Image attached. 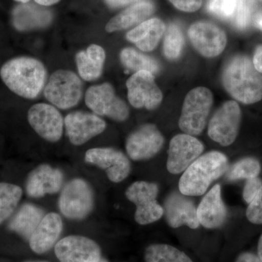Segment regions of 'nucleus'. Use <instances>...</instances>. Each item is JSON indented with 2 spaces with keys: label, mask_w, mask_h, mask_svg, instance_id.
<instances>
[{
  "label": "nucleus",
  "mask_w": 262,
  "mask_h": 262,
  "mask_svg": "<svg viewBox=\"0 0 262 262\" xmlns=\"http://www.w3.org/2000/svg\"><path fill=\"white\" fill-rule=\"evenodd\" d=\"M84 160L105 170L108 180L113 183L123 182L130 173V160L123 152L114 148L90 149L86 151Z\"/></svg>",
  "instance_id": "nucleus-12"
},
{
  "label": "nucleus",
  "mask_w": 262,
  "mask_h": 262,
  "mask_svg": "<svg viewBox=\"0 0 262 262\" xmlns=\"http://www.w3.org/2000/svg\"><path fill=\"white\" fill-rule=\"evenodd\" d=\"M227 169L228 160L223 153L212 151L202 155L183 173L179 180V191L186 196H201Z\"/></svg>",
  "instance_id": "nucleus-3"
},
{
  "label": "nucleus",
  "mask_w": 262,
  "mask_h": 262,
  "mask_svg": "<svg viewBox=\"0 0 262 262\" xmlns=\"http://www.w3.org/2000/svg\"><path fill=\"white\" fill-rule=\"evenodd\" d=\"M204 145L201 141L189 134H179L170 142L166 166L169 173L179 174L199 158L203 152Z\"/></svg>",
  "instance_id": "nucleus-14"
},
{
  "label": "nucleus",
  "mask_w": 262,
  "mask_h": 262,
  "mask_svg": "<svg viewBox=\"0 0 262 262\" xmlns=\"http://www.w3.org/2000/svg\"><path fill=\"white\" fill-rule=\"evenodd\" d=\"M145 262H193L178 248L168 244H151L144 252Z\"/></svg>",
  "instance_id": "nucleus-28"
},
{
  "label": "nucleus",
  "mask_w": 262,
  "mask_h": 262,
  "mask_svg": "<svg viewBox=\"0 0 262 262\" xmlns=\"http://www.w3.org/2000/svg\"><path fill=\"white\" fill-rule=\"evenodd\" d=\"M237 0H207L208 11L218 18L230 19L233 14Z\"/></svg>",
  "instance_id": "nucleus-33"
},
{
  "label": "nucleus",
  "mask_w": 262,
  "mask_h": 262,
  "mask_svg": "<svg viewBox=\"0 0 262 262\" xmlns=\"http://www.w3.org/2000/svg\"><path fill=\"white\" fill-rule=\"evenodd\" d=\"M253 63L256 70L262 73V45L258 46L255 50Z\"/></svg>",
  "instance_id": "nucleus-38"
},
{
  "label": "nucleus",
  "mask_w": 262,
  "mask_h": 262,
  "mask_svg": "<svg viewBox=\"0 0 262 262\" xmlns=\"http://www.w3.org/2000/svg\"><path fill=\"white\" fill-rule=\"evenodd\" d=\"M20 3H28L30 0H15ZM37 5H42V6H51L58 3L60 0H34Z\"/></svg>",
  "instance_id": "nucleus-40"
},
{
  "label": "nucleus",
  "mask_w": 262,
  "mask_h": 262,
  "mask_svg": "<svg viewBox=\"0 0 262 262\" xmlns=\"http://www.w3.org/2000/svg\"><path fill=\"white\" fill-rule=\"evenodd\" d=\"M188 196L175 192L169 194L165 200L164 213L168 225L172 228H179L184 225L193 229L199 227L195 205Z\"/></svg>",
  "instance_id": "nucleus-19"
},
{
  "label": "nucleus",
  "mask_w": 262,
  "mask_h": 262,
  "mask_svg": "<svg viewBox=\"0 0 262 262\" xmlns=\"http://www.w3.org/2000/svg\"><path fill=\"white\" fill-rule=\"evenodd\" d=\"M261 1H262V0H261Z\"/></svg>",
  "instance_id": "nucleus-45"
},
{
  "label": "nucleus",
  "mask_w": 262,
  "mask_h": 262,
  "mask_svg": "<svg viewBox=\"0 0 262 262\" xmlns=\"http://www.w3.org/2000/svg\"><path fill=\"white\" fill-rule=\"evenodd\" d=\"M200 225L206 229H216L224 225L227 210L222 198L220 184H215L196 208Z\"/></svg>",
  "instance_id": "nucleus-21"
},
{
  "label": "nucleus",
  "mask_w": 262,
  "mask_h": 262,
  "mask_svg": "<svg viewBox=\"0 0 262 262\" xmlns=\"http://www.w3.org/2000/svg\"><path fill=\"white\" fill-rule=\"evenodd\" d=\"M184 39L182 30L177 24H170L165 32L163 51L170 60L177 59L182 53Z\"/></svg>",
  "instance_id": "nucleus-31"
},
{
  "label": "nucleus",
  "mask_w": 262,
  "mask_h": 262,
  "mask_svg": "<svg viewBox=\"0 0 262 262\" xmlns=\"http://www.w3.org/2000/svg\"><path fill=\"white\" fill-rule=\"evenodd\" d=\"M165 32V25L159 18L144 20L127 33L129 42L134 43L141 51L149 52L158 46Z\"/></svg>",
  "instance_id": "nucleus-23"
},
{
  "label": "nucleus",
  "mask_w": 262,
  "mask_h": 262,
  "mask_svg": "<svg viewBox=\"0 0 262 262\" xmlns=\"http://www.w3.org/2000/svg\"><path fill=\"white\" fill-rule=\"evenodd\" d=\"M213 95L208 89L198 87L189 91L183 103L179 125L186 134L198 136L206 126L213 105Z\"/></svg>",
  "instance_id": "nucleus-4"
},
{
  "label": "nucleus",
  "mask_w": 262,
  "mask_h": 262,
  "mask_svg": "<svg viewBox=\"0 0 262 262\" xmlns=\"http://www.w3.org/2000/svg\"><path fill=\"white\" fill-rule=\"evenodd\" d=\"M120 58L122 65L133 72L144 70L154 75L160 70L159 63L156 60L139 53L132 48H125L122 50Z\"/></svg>",
  "instance_id": "nucleus-27"
},
{
  "label": "nucleus",
  "mask_w": 262,
  "mask_h": 262,
  "mask_svg": "<svg viewBox=\"0 0 262 262\" xmlns=\"http://www.w3.org/2000/svg\"><path fill=\"white\" fill-rule=\"evenodd\" d=\"M63 183V174L60 169L48 164H41L33 169L27 177L26 191L31 198H43L59 192Z\"/></svg>",
  "instance_id": "nucleus-18"
},
{
  "label": "nucleus",
  "mask_w": 262,
  "mask_h": 262,
  "mask_svg": "<svg viewBox=\"0 0 262 262\" xmlns=\"http://www.w3.org/2000/svg\"><path fill=\"white\" fill-rule=\"evenodd\" d=\"M64 127L70 142L73 145L81 146L102 134L106 124L96 114L76 111L66 116Z\"/></svg>",
  "instance_id": "nucleus-15"
},
{
  "label": "nucleus",
  "mask_w": 262,
  "mask_h": 262,
  "mask_svg": "<svg viewBox=\"0 0 262 262\" xmlns=\"http://www.w3.org/2000/svg\"><path fill=\"white\" fill-rule=\"evenodd\" d=\"M98 262H108L106 258H101Z\"/></svg>",
  "instance_id": "nucleus-43"
},
{
  "label": "nucleus",
  "mask_w": 262,
  "mask_h": 262,
  "mask_svg": "<svg viewBox=\"0 0 262 262\" xmlns=\"http://www.w3.org/2000/svg\"><path fill=\"white\" fill-rule=\"evenodd\" d=\"M152 3L141 0L131 5L130 7L112 18L105 27L108 33L118 32L141 24L154 13Z\"/></svg>",
  "instance_id": "nucleus-25"
},
{
  "label": "nucleus",
  "mask_w": 262,
  "mask_h": 262,
  "mask_svg": "<svg viewBox=\"0 0 262 262\" xmlns=\"http://www.w3.org/2000/svg\"><path fill=\"white\" fill-rule=\"evenodd\" d=\"M222 83L232 97L246 104L262 99V73L249 57L238 55L229 60L222 74Z\"/></svg>",
  "instance_id": "nucleus-2"
},
{
  "label": "nucleus",
  "mask_w": 262,
  "mask_h": 262,
  "mask_svg": "<svg viewBox=\"0 0 262 262\" xmlns=\"http://www.w3.org/2000/svg\"><path fill=\"white\" fill-rule=\"evenodd\" d=\"M141 0H104L106 4L111 8H122L126 5L138 3Z\"/></svg>",
  "instance_id": "nucleus-37"
},
{
  "label": "nucleus",
  "mask_w": 262,
  "mask_h": 262,
  "mask_svg": "<svg viewBox=\"0 0 262 262\" xmlns=\"http://www.w3.org/2000/svg\"><path fill=\"white\" fill-rule=\"evenodd\" d=\"M82 88V81L75 72L57 70L52 74L45 86L44 96L56 108L69 110L80 102Z\"/></svg>",
  "instance_id": "nucleus-6"
},
{
  "label": "nucleus",
  "mask_w": 262,
  "mask_h": 262,
  "mask_svg": "<svg viewBox=\"0 0 262 262\" xmlns=\"http://www.w3.org/2000/svg\"><path fill=\"white\" fill-rule=\"evenodd\" d=\"M127 98L136 108L154 110L163 101V94L155 83L153 74L139 71L129 77L126 82Z\"/></svg>",
  "instance_id": "nucleus-10"
},
{
  "label": "nucleus",
  "mask_w": 262,
  "mask_h": 262,
  "mask_svg": "<svg viewBox=\"0 0 262 262\" xmlns=\"http://www.w3.org/2000/svg\"><path fill=\"white\" fill-rule=\"evenodd\" d=\"M258 258L261 259L262 261V234L261 237H260L259 239H258Z\"/></svg>",
  "instance_id": "nucleus-41"
},
{
  "label": "nucleus",
  "mask_w": 262,
  "mask_h": 262,
  "mask_svg": "<svg viewBox=\"0 0 262 262\" xmlns=\"http://www.w3.org/2000/svg\"><path fill=\"white\" fill-rule=\"evenodd\" d=\"M241 117L238 103L234 101L223 103L210 120L208 136L221 145H231L238 135Z\"/></svg>",
  "instance_id": "nucleus-9"
},
{
  "label": "nucleus",
  "mask_w": 262,
  "mask_h": 262,
  "mask_svg": "<svg viewBox=\"0 0 262 262\" xmlns=\"http://www.w3.org/2000/svg\"><path fill=\"white\" fill-rule=\"evenodd\" d=\"M63 227L61 215L55 212L45 215L29 239L31 249L37 254L48 252L56 244Z\"/></svg>",
  "instance_id": "nucleus-20"
},
{
  "label": "nucleus",
  "mask_w": 262,
  "mask_h": 262,
  "mask_svg": "<svg viewBox=\"0 0 262 262\" xmlns=\"http://www.w3.org/2000/svg\"><path fill=\"white\" fill-rule=\"evenodd\" d=\"M177 9L192 13L201 8L203 0H168Z\"/></svg>",
  "instance_id": "nucleus-36"
},
{
  "label": "nucleus",
  "mask_w": 262,
  "mask_h": 262,
  "mask_svg": "<svg viewBox=\"0 0 262 262\" xmlns=\"http://www.w3.org/2000/svg\"><path fill=\"white\" fill-rule=\"evenodd\" d=\"M262 189V181L258 177L247 179L244 189V199L250 204L257 196Z\"/></svg>",
  "instance_id": "nucleus-35"
},
{
  "label": "nucleus",
  "mask_w": 262,
  "mask_h": 262,
  "mask_svg": "<svg viewBox=\"0 0 262 262\" xmlns=\"http://www.w3.org/2000/svg\"><path fill=\"white\" fill-rule=\"evenodd\" d=\"M86 106L98 116L107 117L117 122L125 121L129 117L127 103L115 94L108 82L91 86L84 95Z\"/></svg>",
  "instance_id": "nucleus-8"
},
{
  "label": "nucleus",
  "mask_w": 262,
  "mask_h": 262,
  "mask_svg": "<svg viewBox=\"0 0 262 262\" xmlns=\"http://www.w3.org/2000/svg\"><path fill=\"white\" fill-rule=\"evenodd\" d=\"M246 216L251 223L262 225V189L257 196L248 204Z\"/></svg>",
  "instance_id": "nucleus-34"
},
{
  "label": "nucleus",
  "mask_w": 262,
  "mask_h": 262,
  "mask_svg": "<svg viewBox=\"0 0 262 262\" xmlns=\"http://www.w3.org/2000/svg\"><path fill=\"white\" fill-rule=\"evenodd\" d=\"M235 262H262L256 255L251 253H243L239 255Z\"/></svg>",
  "instance_id": "nucleus-39"
},
{
  "label": "nucleus",
  "mask_w": 262,
  "mask_h": 262,
  "mask_svg": "<svg viewBox=\"0 0 262 262\" xmlns=\"http://www.w3.org/2000/svg\"><path fill=\"white\" fill-rule=\"evenodd\" d=\"M159 187L152 182L138 181L125 192L127 199L136 206L134 219L140 225H147L160 220L164 214L163 207L157 201Z\"/></svg>",
  "instance_id": "nucleus-7"
},
{
  "label": "nucleus",
  "mask_w": 262,
  "mask_h": 262,
  "mask_svg": "<svg viewBox=\"0 0 262 262\" xmlns=\"http://www.w3.org/2000/svg\"><path fill=\"white\" fill-rule=\"evenodd\" d=\"M164 137L153 124H144L127 138L125 149L129 158L142 161L154 158L163 148Z\"/></svg>",
  "instance_id": "nucleus-13"
},
{
  "label": "nucleus",
  "mask_w": 262,
  "mask_h": 262,
  "mask_svg": "<svg viewBox=\"0 0 262 262\" xmlns=\"http://www.w3.org/2000/svg\"><path fill=\"white\" fill-rule=\"evenodd\" d=\"M106 61V52L98 45H91L84 51L76 54L75 61L79 75L83 80H97L102 75Z\"/></svg>",
  "instance_id": "nucleus-24"
},
{
  "label": "nucleus",
  "mask_w": 262,
  "mask_h": 262,
  "mask_svg": "<svg viewBox=\"0 0 262 262\" xmlns=\"http://www.w3.org/2000/svg\"><path fill=\"white\" fill-rule=\"evenodd\" d=\"M261 171V165L258 160L246 158L238 160L231 167L227 174L229 181L249 179L257 177Z\"/></svg>",
  "instance_id": "nucleus-30"
},
{
  "label": "nucleus",
  "mask_w": 262,
  "mask_h": 262,
  "mask_svg": "<svg viewBox=\"0 0 262 262\" xmlns=\"http://www.w3.org/2000/svg\"><path fill=\"white\" fill-rule=\"evenodd\" d=\"M22 195L23 190L19 186L0 182V225L13 215Z\"/></svg>",
  "instance_id": "nucleus-29"
},
{
  "label": "nucleus",
  "mask_w": 262,
  "mask_h": 262,
  "mask_svg": "<svg viewBox=\"0 0 262 262\" xmlns=\"http://www.w3.org/2000/svg\"><path fill=\"white\" fill-rule=\"evenodd\" d=\"M25 262H48V261H25Z\"/></svg>",
  "instance_id": "nucleus-44"
},
{
  "label": "nucleus",
  "mask_w": 262,
  "mask_h": 262,
  "mask_svg": "<svg viewBox=\"0 0 262 262\" xmlns=\"http://www.w3.org/2000/svg\"><path fill=\"white\" fill-rule=\"evenodd\" d=\"M54 251L60 262H98L101 258L99 246L84 236H67L56 243Z\"/></svg>",
  "instance_id": "nucleus-17"
},
{
  "label": "nucleus",
  "mask_w": 262,
  "mask_h": 262,
  "mask_svg": "<svg viewBox=\"0 0 262 262\" xmlns=\"http://www.w3.org/2000/svg\"><path fill=\"white\" fill-rule=\"evenodd\" d=\"M94 208V191L84 179H72L62 189L58 208L65 218L72 221L83 220L91 214Z\"/></svg>",
  "instance_id": "nucleus-5"
},
{
  "label": "nucleus",
  "mask_w": 262,
  "mask_h": 262,
  "mask_svg": "<svg viewBox=\"0 0 262 262\" xmlns=\"http://www.w3.org/2000/svg\"><path fill=\"white\" fill-rule=\"evenodd\" d=\"M47 71L44 64L32 57L12 58L0 70L5 85L15 94L27 99L37 98L45 88Z\"/></svg>",
  "instance_id": "nucleus-1"
},
{
  "label": "nucleus",
  "mask_w": 262,
  "mask_h": 262,
  "mask_svg": "<svg viewBox=\"0 0 262 262\" xmlns=\"http://www.w3.org/2000/svg\"><path fill=\"white\" fill-rule=\"evenodd\" d=\"M27 119L33 130L48 142H58L63 136L64 120L56 106L38 103L29 108Z\"/></svg>",
  "instance_id": "nucleus-11"
},
{
  "label": "nucleus",
  "mask_w": 262,
  "mask_h": 262,
  "mask_svg": "<svg viewBox=\"0 0 262 262\" xmlns=\"http://www.w3.org/2000/svg\"><path fill=\"white\" fill-rule=\"evenodd\" d=\"M45 6L33 3H21L15 7L12 20L15 29L21 32L42 29L51 23L53 15Z\"/></svg>",
  "instance_id": "nucleus-22"
},
{
  "label": "nucleus",
  "mask_w": 262,
  "mask_h": 262,
  "mask_svg": "<svg viewBox=\"0 0 262 262\" xmlns=\"http://www.w3.org/2000/svg\"><path fill=\"white\" fill-rule=\"evenodd\" d=\"M44 215L42 208L31 203H26L19 208L10 221L8 227L12 232L29 241Z\"/></svg>",
  "instance_id": "nucleus-26"
},
{
  "label": "nucleus",
  "mask_w": 262,
  "mask_h": 262,
  "mask_svg": "<svg viewBox=\"0 0 262 262\" xmlns=\"http://www.w3.org/2000/svg\"><path fill=\"white\" fill-rule=\"evenodd\" d=\"M256 0H237L235 8L230 20L236 28L245 29L251 23L255 8Z\"/></svg>",
  "instance_id": "nucleus-32"
},
{
  "label": "nucleus",
  "mask_w": 262,
  "mask_h": 262,
  "mask_svg": "<svg viewBox=\"0 0 262 262\" xmlns=\"http://www.w3.org/2000/svg\"><path fill=\"white\" fill-rule=\"evenodd\" d=\"M256 24L258 28L261 29L262 30V15H259L257 19H256Z\"/></svg>",
  "instance_id": "nucleus-42"
},
{
  "label": "nucleus",
  "mask_w": 262,
  "mask_h": 262,
  "mask_svg": "<svg viewBox=\"0 0 262 262\" xmlns=\"http://www.w3.org/2000/svg\"><path fill=\"white\" fill-rule=\"evenodd\" d=\"M188 36L196 51L207 58L219 56L227 45L225 32L211 22L193 24L188 30Z\"/></svg>",
  "instance_id": "nucleus-16"
}]
</instances>
